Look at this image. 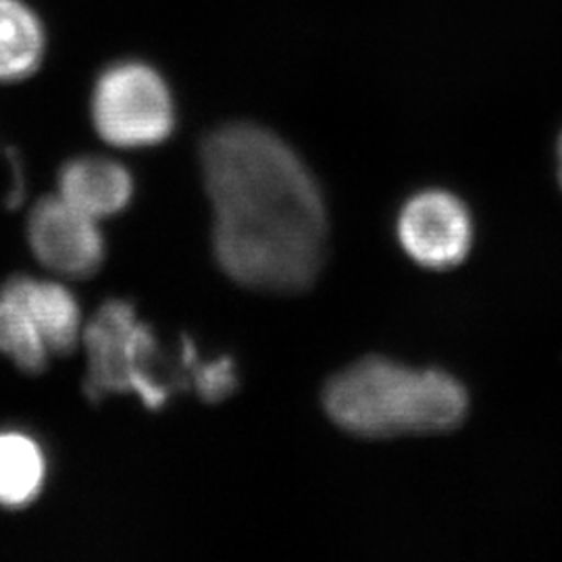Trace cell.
I'll return each instance as SVG.
<instances>
[{
	"label": "cell",
	"instance_id": "1",
	"mask_svg": "<svg viewBox=\"0 0 562 562\" xmlns=\"http://www.w3.org/2000/svg\"><path fill=\"white\" fill-rule=\"evenodd\" d=\"M201 169L223 273L257 292L311 288L325 261L327 209L294 148L261 125L229 123L202 142Z\"/></svg>",
	"mask_w": 562,
	"mask_h": 562
},
{
	"label": "cell",
	"instance_id": "2",
	"mask_svg": "<svg viewBox=\"0 0 562 562\" xmlns=\"http://www.w3.org/2000/svg\"><path fill=\"white\" fill-rule=\"evenodd\" d=\"M323 406L348 434L398 438L457 427L467 413V394L442 371H415L371 357L327 382Z\"/></svg>",
	"mask_w": 562,
	"mask_h": 562
},
{
	"label": "cell",
	"instance_id": "3",
	"mask_svg": "<svg viewBox=\"0 0 562 562\" xmlns=\"http://www.w3.org/2000/svg\"><path fill=\"white\" fill-rule=\"evenodd\" d=\"M81 346L88 362L83 392L92 402L132 394L146 408L159 411L178 392L190 390L183 350L176 361H165L155 331L132 302H104L83 325Z\"/></svg>",
	"mask_w": 562,
	"mask_h": 562
},
{
	"label": "cell",
	"instance_id": "4",
	"mask_svg": "<svg viewBox=\"0 0 562 562\" xmlns=\"http://www.w3.org/2000/svg\"><path fill=\"white\" fill-rule=\"evenodd\" d=\"M90 115L102 140L125 150L159 146L176 130L173 94L161 74L142 60H121L102 71Z\"/></svg>",
	"mask_w": 562,
	"mask_h": 562
},
{
	"label": "cell",
	"instance_id": "5",
	"mask_svg": "<svg viewBox=\"0 0 562 562\" xmlns=\"http://www.w3.org/2000/svg\"><path fill=\"white\" fill-rule=\"evenodd\" d=\"M27 244L42 267L67 280L92 278L106 259L101 222L59 194L42 199L30 211Z\"/></svg>",
	"mask_w": 562,
	"mask_h": 562
},
{
	"label": "cell",
	"instance_id": "6",
	"mask_svg": "<svg viewBox=\"0 0 562 562\" xmlns=\"http://www.w3.org/2000/svg\"><path fill=\"white\" fill-rule=\"evenodd\" d=\"M398 238L413 261L446 269L467 257L473 223L457 196L431 190L406 202L398 220Z\"/></svg>",
	"mask_w": 562,
	"mask_h": 562
},
{
	"label": "cell",
	"instance_id": "7",
	"mask_svg": "<svg viewBox=\"0 0 562 562\" xmlns=\"http://www.w3.org/2000/svg\"><path fill=\"white\" fill-rule=\"evenodd\" d=\"M57 188L60 199L99 222L123 213L136 192L130 169L106 157H78L65 162Z\"/></svg>",
	"mask_w": 562,
	"mask_h": 562
},
{
	"label": "cell",
	"instance_id": "8",
	"mask_svg": "<svg viewBox=\"0 0 562 562\" xmlns=\"http://www.w3.org/2000/svg\"><path fill=\"white\" fill-rule=\"evenodd\" d=\"M2 290L21 302L53 357L69 355L80 346L83 331L80 302L67 285L55 280L13 276L2 283Z\"/></svg>",
	"mask_w": 562,
	"mask_h": 562
},
{
	"label": "cell",
	"instance_id": "9",
	"mask_svg": "<svg viewBox=\"0 0 562 562\" xmlns=\"http://www.w3.org/2000/svg\"><path fill=\"white\" fill-rule=\"evenodd\" d=\"M46 480L48 459L42 443L27 431H0V508H27L44 492Z\"/></svg>",
	"mask_w": 562,
	"mask_h": 562
},
{
	"label": "cell",
	"instance_id": "10",
	"mask_svg": "<svg viewBox=\"0 0 562 562\" xmlns=\"http://www.w3.org/2000/svg\"><path fill=\"white\" fill-rule=\"evenodd\" d=\"M46 55V32L38 13L23 0H0V81L32 78Z\"/></svg>",
	"mask_w": 562,
	"mask_h": 562
},
{
	"label": "cell",
	"instance_id": "11",
	"mask_svg": "<svg viewBox=\"0 0 562 562\" xmlns=\"http://www.w3.org/2000/svg\"><path fill=\"white\" fill-rule=\"evenodd\" d=\"M0 355L27 375H38L53 359L38 327L18 299L0 288Z\"/></svg>",
	"mask_w": 562,
	"mask_h": 562
},
{
	"label": "cell",
	"instance_id": "12",
	"mask_svg": "<svg viewBox=\"0 0 562 562\" xmlns=\"http://www.w3.org/2000/svg\"><path fill=\"white\" fill-rule=\"evenodd\" d=\"M236 387H238L236 362L229 357H220V359L202 357L196 380H194V392L201 401L211 402V404L225 401L234 394Z\"/></svg>",
	"mask_w": 562,
	"mask_h": 562
},
{
	"label": "cell",
	"instance_id": "13",
	"mask_svg": "<svg viewBox=\"0 0 562 562\" xmlns=\"http://www.w3.org/2000/svg\"><path fill=\"white\" fill-rule=\"evenodd\" d=\"M20 159L18 157H11V188L7 192V204L11 209L20 206V202L23 201V194H25V181H23V171H21Z\"/></svg>",
	"mask_w": 562,
	"mask_h": 562
},
{
	"label": "cell",
	"instance_id": "14",
	"mask_svg": "<svg viewBox=\"0 0 562 562\" xmlns=\"http://www.w3.org/2000/svg\"><path fill=\"white\" fill-rule=\"evenodd\" d=\"M559 180H561L562 186V136L559 140Z\"/></svg>",
	"mask_w": 562,
	"mask_h": 562
}]
</instances>
